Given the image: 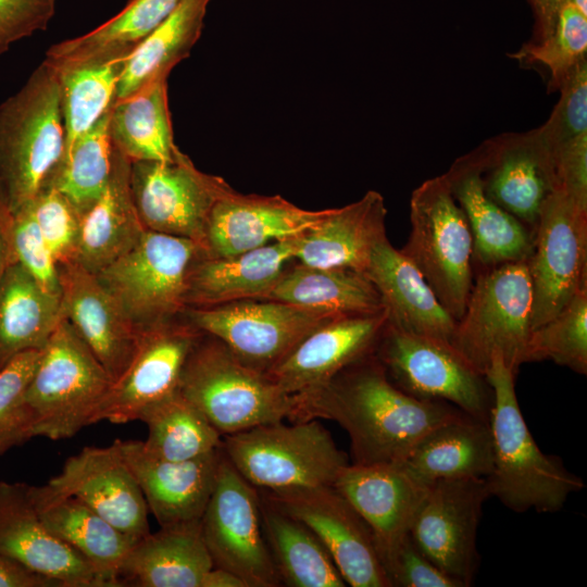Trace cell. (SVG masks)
<instances>
[{"instance_id":"1","label":"cell","mask_w":587,"mask_h":587,"mask_svg":"<svg viewBox=\"0 0 587 587\" xmlns=\"http://www.w3.org/2000/svg\"><path fill=\"white\" fill-rule=\"evenodd\" d=\"M296 397V421L338 423L350 438L355 464H400L433 429L464 413L451 403L404 392L389 379L374 353L323 387Z\"/></svg>"},{"instance_id":"2","label":"cell","mask_w":587,"mask_h":587,"mask_svg":"<svg viewBox=\"0 0 587 587\" xmlns=\"http://www.w3.org/2000/svg\"><path fill=\"white\" fill-rule=\"evenodd\" d=\"M515 375L499 352L491 355L485 373L494 395L488 420L492 444V467L485 478L488 491L519 513H554L585 485L558 457L539 449L517 402Z\"/></svg>"},{"instance_id":"3","label":"cell","mask_w":587,"mask_h":587,"mask_svg":"<svg viewBox=\"0 0 587 587\" xmlns=\"http://www.w3.org/2000/svg\"><path fill=\"white\" fill-rule=\"evenodd\" d=\"M64 143L59 79L45 60L0 104V186L12 212L32 202L46 186Z\"/></svg>"},{"instance_id":"4","label":"cell","mask_w":587,"mask_h":587,"mask_svg":"<svg viewBox=\"0 0 587 587\" xmlns=\"http://www.w3.org/2000/svg\"><path fill=\"white\" fill-rule=\"evenodd\" d=\"M177 390L222 436L297 420V397L284 391L265 373L241 362L215 338L198 341L185 364Z\"/></svg>"},{"instance_id":"5","label":"cell","mask_w":587,"mask_h":587,"mask_svg":"<svg viewBox=\"0 0 587 587\" xmlns=\"http://www.w3.org/2000/svg\"><path fill=\"white\" fill-rule=\"evenodd\" d=\"M113 382L64 317L40 349L25 402L34 437L71 438L93 424Z\"/></svg>"},{"instance_id":"6","label":"cell","mask_w":587,"mask_h":587,"mask_svg":"<svg viewBox=\"0 0 587 587\" xmlns=\"http://www.w3.org/2000/svg\"><path fill=\"white\" fill-rule=\"evenodd\" d=\"M222 450L251 485L290 490L333 485L350 462L316 420L263 424L224 436Z\"/></svg>"},{"instance_id":"7","label":"cell","mask_w":587,"mask_h":587,"mask_svg":"<svg viewBox=\"0 0 587 587\" xmlns=\"http://www.w3.org/2000/svg\"><path fill=\"white\" fill-rule=\"evenodd\" d=\"M532 310L527 260L476 270L451 345L483 375L495 352L516 374L526 363Z\"/></svg>"},{"instance_id":"8","label":"cell","mask_w":587,"mask_h":587,"mask_svg":"<svg viewBox=\"0 0 587 587\" xmlns=\"http://www.w3.org/2000/svg\"><path fill=\"white\" fill-rule=\"evenodd\" d=\"M411 230L400 250L459 321L473 286V237L446 177L428 178L410 199Z\"/></svg>"},{"instance_id":"9","label":"cell","mask_w":587,"mask_h":587,"mask_svg":"<svg viewBox=\"0 0 587 587\" xmlns=\"http://www.w3.org/2000/svg\"><path fill=\"white\" fill-rule=\"evenodd\" d=\"M202 255L192 240L146 229L132 249L96 275L140 332L167 322L186 305L188 275Z\"/></svg>"},{"instance_id":"10","label":"cell","mask_w":587,"mask_h":587,"mask_svg":"<svg viewBox=\"0 0 587 587\" xmlns=\"http://www.w3.org/2000/svg\"><path fill=\"white\" fill-rule=\"evenodd\" d=\"M389 379L404 392L424 400L453 404L488 422L494 395L476 371L449 341L403 332L386 324L374 350Z\"/></svg>"},{"instance_id":"11","label":"cell","mask_w":587,"mask_h":587,"mask_svg":"<svg viewBox=\"0 0 587 587\" xmlns=\"http://www.w3.org/2000/svg\"><path fill=\"white\" fill-rule=\"evenodd\" d=\"M200 528L215 567L237 575L247 587L282 585L263 532L259 489L223 450Z\"/></svg>"},{"instance_id":"12","label":"cell","mask_w":587,"mask_h":587,"mask_svg":"<svg viewBox=\"0 0 587 587\" xmlns=\"http://www.w3.org/2000/svg\"><path fill=\"white\" fill-rule=\"evenodd\" d=\"M336 317L340 316L276 300H240L189 312L195 328L220 340L241 362L262 373Z\"/></svg>"},{"instance_id":"13","label":"cell","mask_w":587,"mask_h":587,"mask_svg":"<svg viewBox=\"0 0 587 587\" xmlns=\"http://www.w3.org/2000/svg\"><path fill=\"white\" fill-rule=\"evenodd\" d=\"M527 267L533 289L532 329L587 288V209L560 189L541 207Z\"/></svg>"},{"instance_id":"14","label":"cell","mask_w":587,"mask_h":587,"mask_svg":"<svg viewBox=\"0 0 587 587\" xmlns=\"http://www.w3.org/2000/svg\"><path fill=\"white\" fill-rule=\"evenodd\" d=\"M490 497L485 478L439 479L428 485L409 536L442 572L469 587L479 566L477 530Z\"/></svg>"},{"instance_id":"15","label":"cell","mask_w":587,"mask_h":587,"mask_svg":"<svg viewBox=\"0 0 587 587\" xmlns=\"http://www.w3.org/2000/svg\"><path fill=\"white\" fill-rule=\"evenodd\" d=\"M129 184L143 226L202 247L210 211L224 188L223 178L200 172L184 153L171 162L130 163Z\"/></svg>"},{"instance_id":"16","label":"cell","mask_w":587,"mask_h":587,"mask_svg":"<svg viewBox=\"0 0 587 587\" xmlns=\"http://www.w3.org/2000/svg\"><path fill=\"white\" fill-rule=\"evenodd\" d=\"M259 492L316 535L347 585L391 587L369 526L333 485Z\"/></svg>"},{"instance_id":"17","label":"cell","mask_w":587,"mask_h":587,"mask_svg":"<svg viewBox=\"0 0 587 587\" xmlns=\"http://www.w3.org/2000/svg\"><path fill=\"white\" fill-rule=\"evenodd\" d=\"M198 334L192 325L168 321L140 330L134 357L99 405L93 424L136 421L147 405L175 391Z\"/></svg>"},{"instance_id":"18","label":"cell","mask_w":587,"mask_h":587,"mask_svg":"<svg viewBox=\"0 0 587 587\" xmlns=\"http://www.w3.org/2000/svg\"><path fill=\"white\" fill-rule=\"evenodd\" d=\"M43 486L53 495L76 497L133 542L150 533L147 502L116 441L85 447Z\"/></svg>"},{"instance_id":"19","label":"cell","mask_w":587,"mask_h":587,"mask_svg":"<svg viewBox=\"0 0 587 587\" xmlns=\"http://www.w3.org/2000/svg\"><path fill=\"white\" fill-rule=\"evenodd\" d=\"M329 209L305 210L280 196L242 195L229 185L215 200L207 223V257H232L315 228Z\"/></svg>"},{"instance_id":"20","label":"cell","mask_w":587,"mask_h":587,"mask_svg":"<svg viewBox=\"0 0 587 587\" xmlns=\"http://www.w3.org/2000/svg\"><path fill=\"white\" fill-rule=\"evenodd\" d=\"M334 488L354 508L369 526L386 570L409 536L428 485L401 464H347Z\"/></svg>"},{"instance_id":"21","label":"cell","mask_w":587,"mask_h":587,"mask_svg":"<svg viewBox=\"0 0 587 587\" xmlns=\"http://www.w3.org/2000/svg\"><path fill=\"white\" fill-rule=\"evenodd\" d=\"M0 554L61 587H110L80 553L48 529L24 483L0 480Z\"/></svg>"},{"instance_id":"22","label":"cell","mask_w":587,"mask_h":587,"mask_svg":"<svg viewBox=\"0 0 587 587\" xmlns=\"http://www.w3.org/2000/svg\"><path fill=\"white\" fill-rule=\"evenodd\" d=\"M387 313L336 317L303 338L265 375L290 395L312 392L374 353Z\"/></svg>"},{"instance_id":"23","label":"cell","mask_w":587,"mask_h":587,"mask_svg":"<svg viewBox=\"0 0 587 587\" xmlns=\"http://www.w3.org/2000/svg\"><path fill=\"white\" fill-rule=\"evenodd\" d=\"M487 195L533 234L541 207L557 189L554 161L537 129L482 143Z\"/></svg>"},{"instance_id":"24","label":"cell","mask_w":587,"mask_h":587,"mask_svg":"<svg viewBox=\"0 0 587 587\" xmlns=\"http://www.w3.org/2000/svg\"><path fill=\"white\" fill-rule=\"evenodd\" d=\"M58 271L62 316L114 383L134 357L139 332L96 274L76 262L58 265Z\"/></svg>"},{"instance_id":"25","label":"cell","mask_w":587,"mask_h":587,"mask_svg":"<svg viewBox=\"0 0 587 587\" xmlns=\"http://www.w3.org/2000/svg\"><path fill=\"white\" fill-rule=\"evenodd\" d=\"M160 527L201 521L214 488L222 446L187 461L149 454L140 440H115Z\"/></svg>"},{"instance_id":"26","label":"cell","mask_w":587,"mask_h":587,"mask_svg":"<svg viewBox=\"0 0 587 587\" xmlns=\"http://www.w3.org/2000/svg\"><path fill=\"white\" fill-rule=\"evenodd\" d=\"M483 170L480 145L457 159L444 174L470 225L474 272L527 260L534 246V234L487 195Z\"/></svg>"},{"instance_id":"27","label":"cell","mask_w":587,"mask_h":587,"mask_svg":"<svg viewBox=\"0 0 587 587\" xmlns=\"http://www.w3.org/2000/svg\"><path fill=\"white\" fill-rule=\"evenodd\" d=\"M365 275L377 289L387 324L403 332L451 342L457 321L420 271L387 239L373 249Z\"/></svg>"},{"instance_id":"28","label":"cell","mask_w":587,"mask_h":587,"mask_svg":"<svg viewBox=\"0 0 587 587\" xmlns=\"http://www.w3.org/2000/svg\"><path fill=\"white\" fill-rule=\"evenodd\" d=\"M386 213L383 196L374 190L329 209L315 228L298 238L295 259L305 266L365 274L374 247L386 237Z\"/></svg>"},{"instance_id":"29","label":"cell","mask_w":587,"mask_h":587,"mask_svg":"<svg viewBox=\"0 0 587 587\" xmlns=\"http://www.w3.org/2000/svg\"><path fill=\"white\" fill-rule=\"evenodd\" d=\"M299 237L232 257L204 255L197 260L187 279L186 305L205 308L264 298L283 275L286 263L295 259Z\"/></svg>"},{"instance_id":"30","label":"cell","mask_w":587,"mask_h":587,"mask_svg":"<svg viewBox=\"0 0 587 587\" xmlns=\"http://www.w3.org/2000/svg\"><path fill=\"white\" fill-rule=\"evenodd\" d=\"M213 566L199 521L160 527L135 542L118 580L121 586L202 587Z\"/></svg>"},{"instance_id":"31","label":"cell","mask_w":587,"mask_h":587,"mask_svg":"<svg viewBox=\"0 0 587 587\" xmlns=\"http://www.w3.org/2000/svg\"><path fill=\"white\" fill-rule=\"evenodd\" d=\"M130 161L113 147L109 182L80 216L76 263L96 274L132 249L147 229L130 191Z\"/></svg>"},{"instance_id":"32","label":"cell","mask_w":587,"mask_h":587,"mask_svg":"<svg viewBox=\"0 0 587 587\" xmlns=\"http://www.w3.org/2000/svg\"><path fill=\"white\" fill-rule=\"evenodd\" d=\"M34 505L48 529L80 553L109 583L121 586L118 572L133 542L126 535L73 496H58L30 486Z\"/></svg>"},{"instance_id":"33","label":"cell","mask_w":587,"mask_h":587,"mask_svg":"<svg viewBox=\"0 0 587 587\" xmlns=\"http://www.w3.org/2000/svg\"><path fill=\"white\" fill-rule=\"evenodd\" d=\"M400 464L425 485L449 478H486L492 467L489 424L461 413L426 435Z\"/></svg>"},{"instance_id":"34","label":"cell","mask_w":587,"mask_h":587,"mask_svg":"<svg viewBox=\"0 0 587 587\" xmlns=\"http://www.w3.org/2000/svg\"><path fill=\"white\" fill-rule=\"evenodd\" d=\"M62 317L61 296L12 263L0 284V369L23 351L40 350Z\"/></svg>"},{"instance_id":"35","label":"cell","mask_w":587,"mask_h":587,"mask_svg":"<svg viewBox=\"0 0 587 587\" xmlns=\"http://www.w3.org/2000/svg\"><path fill=\"white\" fill-rule=\"evenodd\" d=\"M112 146L130 162H171L182 155L175 145L167 98V77L135 95L114 100L109 114Z\"/></svg>"},{"instance_id":"36","label":"cell","mask_w":587,"mask_h":587,"mask_svg":"<svg viewBox=\"0 0 587 587\" xmlns=\"http://www.w3.org/2000/svg\"><path fill=\"white\" fill-rule=\"evenodd\" d=\"M211 0H180L174 11L130 52L120 76L115 100L128 98L167 77L198 41Z\"/></svg>"},{"instance_id":"37","label":"cell","mask_w":587,"mask_h":587,"mask_svg":"<svg viewBox=\"0 0 587 587\" xmlns=\"http://www.w3.org/2000/svg\"><path fill=\"white\" fill-rule=\"evenodd\" d=\"M265 540L282 585L345 587L347 584L327 549L302 522L280 511L261 494Z\"/></svg>"},{"instance_id":"38","label":"cell","mask_w":587,"mask_h":587,"mask_svg":"<svg viewBox=\"0 0 587 587\" xmlns=\"http://www.w3.org/2000/svg\"><path fill=\"white\" fill-rule=\"evenodd\" d=\"M338 316L385 311L372 280L361 272L300 266L284 272L264 297Z\"/></svg>"},{"instance_id":"39","label":"cell","mask_w":587,"mask_h":587,"mask_svg":"<svg viewBox=\"0 0 587 587\" xmlns=\"http://www.w3.org/2000/svg\"><path fill=\"white\" fill-rule=\"evenodd\" d=\"M179 1L128 0L116 15L95 29L51 46L46 60L79 62L127 58L174 11Z\"/></svg>"},{"instance_id":"40","label":"cell","mask_w":587,"mask_h":587,"mask_svg":"<svg viewBox=\"0 0 587 587\" xmlns=\"http://www.w3.org/2000/svg\"><path fill=\"white\" fill-rule=\"evenodd\" d=\"M138 420L148 427L143 449L161 460H191L217 450L223 442L204 414L177 389L147 405Z\"/></svg>"},{"instance_id":"41","label":"cell","mask_w":587,"mask_h":587,"mask_svg":"<svg viewBox=\"0 0 587 587\" xmlns=\"http://www.w3.org/2000/svg\"><path fill=\"white\" fill-rule=\"evenodd\" d=\"M126 58L49 62L57 71L65 134L64 150L88 132L115 100ZM64 152V151H63Z\"/></svg>"},{"instance_id":"42","label":"cell","mask_w":587,"mask_h":587,"mask_svg":"<svg viewBox=\"0 0 587 587\" xmlns=\"http://www.w3.org/2000/svg\"><path fill=\"white\" fill-rule=\"evenodd\" d=\"M110 110L68 149L51 178L54 187L82 216L102 195L112 171L113 146L109 135Z\"/></svg>"},{"instance_id":"43","label":"cell","mask_w":587,"mask_h":587,"mask_svg":"<svg viewBox=\"0 0 587 587\" xmlns=\"http://www.w3.org/2000/svg\"><path fill=\"white\" fill-rule=\"evenodd\" d=\"M552 360L572 371L587 373V288L552 319L532 329L526 363Z\"/></svg>"},{"instance_id":"44","label":"cell","mask_w":587,"mask_h":587,"mask_svg":"<svg viewBox=\"0 0 587 587\" xmlns=\"http://www.w3.org/2000/svg\"><path fill=\"white\" fill-rule=\"evenodd\" d=\"M521 64H540L550 73L549 91L587 58V15L565 0L553 32L541 41H528L510 54Z\"/></svg>"},{"instance_id":"45","label":"cell","mask_w":587,"mask_h":587,"mask_svg":"<svg viewBox=\"0 0 587 587\" xmlns=\"http://www.w3.org/2000/svg\"><path fill=\"white\" fill-rule=\"evenodd\" d=\"M39 353L23 351L0 369V455L34 437L33 414L24 396Z\"/></svg>"},{"instance_id":"46","label":"cell","mask_w":587,"mask_h":587,"mask_svg":"<svg viewBox=\"0 0 587 587\" xmlns=\"http://www.w3.org/2000/svg\"><path fill=\"white\" fill-rule=\"evenodd\" d=\"M39 230L57 263L74 262L79 234L80 215L73 204L54 187L47 185L33 200Z\"/></svg>"},{"instance_id":"47","label":"cell","mask_w":587,"mask_h":587,"mask_svg":"<svg viewBox=\"0 0 587 587\" xmlns=\"http://www.w3.org/2000/svg\"><path fill=\"white\" fill-rule=\"evenodd\" d=\"M558 90L560 99L551 115L536 128L551 154L564 142L587 134V60L564 78Z\"/></svg>"},{"instance_id":"48","label":"cell","mask_w":587,"mask_h":587,"mask_svg":"<svg viewBox=\"0 0 587 587\" xmlns=\"http://www.w3.org/2000/svg\"><path fill=\"white\" fill-rule=\"evenodd\" d=\"M11 241L15 262L49 292L61 296L58 265L39 230L33 201L12 212Z\"/></svg>"},{"instance_id":"49","label":"cell","mask_w":587,"mask_h":587,"mask_svg":"<svg viewBox=\"0 0 587 587\" xmlns=\"http://www.w3.org/2000/svg\"><path fill=\"white\" fill-rule=\"evenodd\" d=\"M391 587H463L435 565L408 536L388 567Z\"/></svg>"},{"instance_id":"50","label":"cell","mask_w":587,"mask_h":587,"mask_svg":"<svg viewBox=\"0 0 587 587\" xmlns=\"http://www.w3.org/2000/svg\"><path fill=\"white\" fill-rule=\"evenodd\" d=\"M55 12V0H0V54L12 43L45 30Z\"/></svg>"},{"instance_id":"51","label":"cell","mask_w":587,"mask_h":587,"mask_svg":"<svg viewBox=\"0 0 587 587\" xmlns=\"http://www.w3.org/2000/svg\"><path fill=\"white\" fill-rule=\"evenodd\" d=\"M552 157L557 189L587 209V134L559 146Z\"/></svg>"},{"instance_id":"52","label":"cell","mask_w":587,"mask_h":587,"mask_svg":"<svg viewBox=\"0 0 587 587\" xmlns=\"http://www.w3.org/2000/svg\"><path fill=\"white\" fill-rule=\"evenodd\" d=\"M0 587H61V585L13 559L0 554Z\"/></svg>"},{"instance_id":"53","label":"cell","mask_w":587,"mask_h":587,"mask_svg":"<svg viewBox=\"0 0 587 587\" xmlns=\"http://www.w3.org/2000/svg\"><path fill=\"white\" fill-rule=\"evenodd\" d=\"M535 15V36L530 41L546 39L553 32L559 12L565 0H528Z\"/></svg>"},{"instance_id":"54","label":"cell","mask_w":587,"mask_h":587,"mask_svg":"<svg viewBox=\"0 0 587 587\" xmlns=\"http://www.w3.org/2000/svg\"><path fill=\"white\" fill-rule=\"evenodd\" d=\"M12 220V211L0 186V284L8 267L15 262L11 241Z\"/></svg>"},{"instance_id":"55","label":"cell","mask_w":587,"mask_h":587,"mask_svg":"<svg viewBox=\"0 0 587 587\" xmlns=\"http://www.w3.org/2000/svg\"><path fill=\"white\" fill-rule=\"evenodd\" d=\"M202 587H247V585L232 572L213 566L205 575Z\"/></svg>"},{"instance_id":"56","label":"cell","mask_w":587,"mask_h":587,"mask_svg":"<svg viewBox=\"0 0 587 587\" xmlns=\"http://www.w3.org/2000/svg\"><path fill=\"white\" fill-rule=\"evenodd\" d=\"M578 9L582 13L587 15V0H566Z\"/></svg>"}]
</instances>
